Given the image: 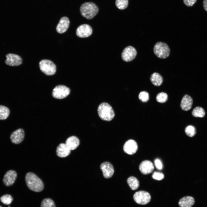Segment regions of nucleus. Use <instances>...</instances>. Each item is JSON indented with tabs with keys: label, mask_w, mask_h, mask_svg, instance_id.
<instances>
[{
	"label": "nucleus",
	"mask_w": 207,
	"mask_h": 207,
	"mask_svg": "<svg viewBox=\"0 0 207 207\" xmlns=\"http://www.w3.org/2000/svg\"><path fill=\"white\" fill-rule=\"evenodd\" d=\"M25 180L27 186L30 190L38 192L43 190L44 185L42 181L34 173L32 172L27 173Z\"/></svg>",
	"instance_id": "obj_1"
},
{
	"label": "nucleus",
	"mask_w": 207,
	"mask_h": 207,
	"mask_svg": "<svg viewBox=\"0 0 207 207\" xmlns=\"http://www.w3.org/2000/svg\"><path fill=\"white\" fill-rule=\"evenodd\" d=\"M97 5L93 2H85L81 5L80 11L81 15L87 19L90 20L94 17L99 12Z\"/></svg>",
	"instance_id": "obj_2"
},
{
	"label": "nucleus",
	"mask_w": 207,
	"mask_h": 207,
	"mask_svg": "<svg viewBox=\"0 0 207 207\" xmlns=\"http://www.w3.org/2000/svg\"><path fill=\"white\" fill-rule=\"evenodd\" d=\"M97 112L99 117L104 121H111L115 116L112 108L107 103L103 102L101 103L98 107Z\"/></svg>",
	"instance_id": "obj_3"
},
{
	"label": "nucleus",
	"mask_w": 207,
	"mask_h": 207,
	"mask_svg": "<svg viewBox=\"0 0 207 207\" xmlns=\"http://www.w3.org/2000/svg\"><path fill=\"white\" fill-rule=\"evenodd\" d=\"M154 52L155 54L158 57L165 59L169 55L170 50L167 44L164 42H158L154 45Z\"/></svg>",
	"instance_id": "obj_4"
},
{
	"label": "nucleus",
	"mask_w": 207,
	"mask_h": 207,
	"mask_svg": "<svg viewBox=\"0 0 207 207\" xmlns=\"http://www.w3.org/2000/svg\"><path fill=\"white\" fill-rule=\"evenodd\" d=\"M41 71L47 75L54 74L56 71L55 64L50 60L44 59L41 60L39 63Z\"/></svg>",
	"instance_id": "obj_5"
},
{
	"label": "nucleus",
	"mask_w": 207,
	"mask_h": 207,
	"mask_svg": "<svg viewBox=\"0 0 207 207\" xmlns=\"http://www.w3.org/2000/svg\"><path fill=\"white\" fill-rule=\"evenodd\" d=\"M133 198L136 203L143 205L148 204L151 199L150 194L144 191H140L136 192L133 195Z\"/></svg>",
	"instance_id": "obj_6"
},
{
	"label": "nucleus",
	"mask_w": 207,
	"mask_h": 207,
	"mask_svg": "<svg viewBox=\"0 0 207 207\" xmlns=\"http://www.w3.org/2000/svg\"><path fill=\"white\" fill-rule=\"evenodd\" d=\"M70 89L67 87L62 85L55 87L53 89L52 95L53 97L57 99H62L69 95Z\"/></svg>",
	"instance_id": "obj_7"
},
{
	"label": "nucleus",
	"mask_w": 207,
	"mask_h": 207,
	"mask_svg": "<svg viewBox=\"0 0 207 207\" xmlns=\"http://www.w3.org/2000/svg\"><path fill=\"white\" fill-rule=\"evenodd\" d=\"M137 54V51L135 49L133 46H129L123 49L121 53V57L124 61L129 62L133 60Z\"/></svg>",
	"instance_id": "obj_8"
},
{
	"label": "nucleus",
	"mask_w": 207,
	"mask_h": 207,
	"mask_svg": "<svg viewBox=\"0 0 207 207\" xmlns=\"http://www.w3.org/2000/svg\"><path fill=\"white\" fill-rule=\"evenodd\" d=\"M92 29L91 26L87 24L80 25L76 29V34L80 38H84L90 36L92 33Z\"/></svg>",
	"instance_id": "obj_9"
},
{
	"label": "nucleus",
	"mask_w": 207,
	"mask_h": 207,
	"mask_svg": "<svg viewBox=\"0 0 207 207\" xmlns=\"http://www.w3.org/2000/svg\"><path fill=\"white\" fill-rule=\"evenodd\" d=\"M6 59L5 64L9 66H17L20 65L22 63V58L19 55L13 53H9L5 55Z\"/></svg>",
	"instance_id": "obj_10"
},
{
	"label": "nucleus",
	"mask_w": 207,
	"mask_h": 207,
	"mask_svg": "<svg viewBox=\"0 0 207 207\" xmlns=\"http://www.w3.org/2000/svg\"><path fill=\"white\" fill-rule=\"evenodd\" d=\"M17 177V173L15 171L9 170L4 176L3 179V183L6 186H10L13 185Z\"/></svg>",
	"instance_id": "obj_11"
},
{
	"label": "nucleus",
	"mask_w": 207,
	"mask_h": 207,
	"mask_svg": "<svg viewBox=\"0 0 207 207\" xmlns=\"http://www.w3.org/2000/svg\"><path fill=\"white\" fill-rule=\"evenodd\" d=\"M24 135V130L21 128L19 129L11 134L10 139L12 143L18 144L23 140Z\"/></svg>",
	"instance_id": "obj_12"
},
{
	"label": "nucleus",
	"mask_w": 207,
	"mask_h": 207,
	"mask_svg": "<svg viewBox=\"0 0 207 207\" xmlns=\"http://www.w3.org/2000/svg\"><path fill=\"white\" fill-rule=\"evenodd\" d=\"M100 168L102 172L103 177L108 179L112 177L114 170L112 165L110 162H105L101 163Z\"/></svg>",
	"instance_id": "obj_13"
},
{
	"label": "nucleus",
	"mask_w": 207,
	"mask_h": 207,
	"mask_svg": "<svg viewBox=\"0 0 207 207\" xmlns=\"http://www.w3.org/2000/svg\"><path fill=\"white\" fill-rule=\"evenodd\" d=\"M137 149V143L133 139H129L124 144L123 147L124 152L129 155L135 153Z\"/></svg>",
	"instance_id": "obj_14"
},
{
	"label": "nucleus",
	"mask_w": 207,
	"mask_h": 207,
	"mask_svg": "<svg viewBox=\"0 0 207 207\" xmlns=\"http://www.w3.org/2000/svg\"><path fill=\"white\" fill-rule=\"evenodd\" d=\"M139 168L141 172L145 175L151 173L154 169L153 164L148 160L142 162L139 165Z\"/></svg>",
	"instance_id": "obj_15"
},
{
	"label": "nucleus",
	"mask_w": 207,
	"mask_h": 207,
	"mask_svg": "<svg viewBox=\"0 0 207 207\" xmlns=\"http://www.w3.org/2000/svg\"><path fill=\"white\" fill-rule=\"evenodd\" d=\"M69 24L70 21L68 17L66 16L62 17L56 26L57 32L60 34L64 33L68 28Z\"/></svg>",
	"instance_id": "obj_16"
},
{
	"label": "nucleus",
	"mask_w": 207,
	"mask_h": 207,
	"mask_svg": "<svg viewBox=\"0 0 207 207\" xmlns=\"http://www.w3.org/2000/svg\"><path fill=\"white\" fill-rule=\"evenodd\" d=\"M193 103V99L191 97L187 94H185L182 99L180 107L183 110L187 111L191 108Z\"/></svg>",
	"instance_id": "obj_17"
},
{
	"label": "nucleus",
	"mask_w": 207,
	"mask_h": 207,
	"mask_svg": "<svg viewBox=\"0 0 207 207\" xmlns=\"http://www.w3.org/2000/svg\"><path fill=\"white\" fill-rule=\"evenodd\" d=\"M70 150L68 147L65 143L60 144L57 147L56 153L57 156L60 158H64L68 156Z\"/></svg>",
	"instance_id": "obj_18"
},
{
	"label": "nucleus",
	"mask_w": 207,
	"mask_h": 207,
	"mask_svg": "<svg viewBox=\"0 0 207 207\" xmlns=\"http://www.w3.org/2000/svg\"><path fill=\"white\" fill-rule=\"evenodd\" d=\"M80 141L78 138L74 136L68 137L66 140L65 144L71 150L75 149L79 146Z\"/></svg>",
	"instance_id": "obj_19"
},
{
	"label": "nucleus",
	"mask_w": 207,
	"mask_h": 207,
	"mask_svg": "<svg viewBox=\"0 0 207 207\" xmlns=\"http://www.w3.org/2000/svg\"><path fill=\"white\" fill-rule=\"evenodd\" d=\"M195 200L191 196H185L181 198L178 204L180 207H191L195 203Z\"/></svg>",
	"instance_id": "obj_20"
},
{
	"label": "nucleus",
	"mask_w": 207,
	"mask_h": 207,
	"mask_svg": "<svg viewBox=\"0 0 207 207\" xmlns=\"http://www.w3.org/2000/svg\"><path fill=\"white\" fill-rule=\"evenodd\" d=\"M150 80L151 83L156 86L161 85L163 81L162 77L157 72H154L151 75Z\"/></svg>",
	"instance_id": "obj_21"
},
{
	"label": "nucleus",
	"mask_w": 207,
	"mask_h": 207,
	"mask_svg": "<svg viewBox=\"0 0 207 207\" xmlns=\"http://www.w3.org/2000/svg\"><path fill=\"white\" fill-rule=\"evenodd\" d=\"M127 182L130 188L132 190L137 189L139 186V182L136 177L131 176L129 177Z\"/></svg>",
	"instance_id": "obj_22"
},
{
	"label": "nucleus",
	"mask_w": 207,
	"mask_h": 207,
	"mask_svg": "<svg viewBox=\"0 0 207 207\" xmlns=\"http://www.w3.org/2000/svg\"><path fill=\"white\" fill-rule=\"evenodd\" d=\"M192 116L195 117H204L205 115L204 109L200 107H196L193 110L192 112Z\"/></svg>",
	"instance_id": "obj_23"
},
{
	"label": "nucleus",
	"mask_w": 207,
	"mask_h": 207,
	"mask_svg": "<svg viewBox=\"0 0 207 207\" xmlns=\"http://www.w3.org/2000/svg\"><path fill=\"white\" fill-rule=\"evenodd\" d=\"M10 113V110L7 107L0 105V120H4L7 119Z\"/></svg>",
	"instance_id": "obj_24"
},
{
	"label": "nucleus",
	"mask_w": 207,
	"mask_h": 207,
	"mask_svg": "<svg viewBox=\"0 0 207 207\" xmlns=\"http://www.w3.org/2000/svg\"><path fill=\"white\" fill-rule=\"evenodd\" d=\"M41 207H56L54 201L50 198H46L42 201Z\"/></svg>",
	"instance_id": "obj_25"
},
{
	"label": "nucleus",
	"mask_w": 207,
	"mask_h": 207,
	"mask_svg": "<svg viewBox=\"0 0 207 207\" xmlns=\"http://www.w3.org/2000/svg\"><path fill=\"white\" fill-rule=\"evenodd\" d=\"M13 198L10 195L6 194L2 196L0 198L1 202L5 205H9L13 200Z\"/></svg>",
	"instance_id": "obj_26"
},
{
	"label": "nucleus",
	"mask_w": 207,
	"mask_h": 207,
	"mask_svg": "<svg viewBox=\"0 0 207 207\" xmlns=\"http://www.w3.org/2000/svg\"><path fill=\"white\" fill-rule=\"evenodd\" d=\"M128 3V0H116L115 1L116 7L120 9H124L126 8Z\"/></svg>",
	"instance_id": "obj_27"
},
{
	"label": "nucleus",
	"mask_w": 207,
	"mask_h": 207,
	"mask_svg": "<svg viewBox=\"0 0 207 207\" xmlns=\"http://www.w3.org/2000/svg\"><path fill=\"white\" fill-rule=\"evenodd\" d=\"M185 132L186 135L190 137L194 136L196 133V130L195 127L192 125L187 126L185 129Z\"/></svg>",
	"instance_id": "obj_28"
},
{
	"label": "nucleus",
	"mask_w": 207,
	"mask_h": 207,
	"mask_svg": "<svg viewBox=\"0 0 207 207\" xmlns=\"http://www.w3.org/2000/svg\"><path fill=\"white\" fill-rule=\"evenodd\" d=\"M168 99V95L164 92L158 94L156 97V101L158 102L163 103L166 102Z\"/></svg>",
	"instance_id": "obj_29"
},
{
	"label": "nucleus",
	"mask_w": 207,
	"mask_h": 207,
	"mask_svg": "<svg viewBox=\"0 0 207 207\" xmlns=\"http://www.w3.org/2000/svg\"><path fill=\"white\" fill-rule=\"evenodd\" d=\"M138 97L139 99L142 102H146L149 99V95L148 93L145 91L141 92L139 95Z\"/></svg>",
	"instance_id": "obj_30"
},
{
	"label": "nucleus",
	"mask_w": 207,
	"mask_h": 207,
	"mask_svg": "<svg viewBox=\"0 0 207 207\" xmlns=\"http://www.w3.org/2000/svg\"><path fill=\"white\" fill-rule=\"evenodd\" d=\"M164 175L162 172L155 171L153 174L152 177L157 180H161L164 178Z\"/></svg>",
	"instance_id": "obj_31"
},
{
	"label": "nucleus",
	"mask_w": 207,
	"mask_h": 207,
	"mask_svg": "<svg viewBox=\"0 0 207 207\" xmlns=\"http://www.w3.org/2000/svg\"><path fill=\"white\" fill-rule=\"evenodd\" d=\"M155 165L158 170H162L163 168V165L161 161L159 159L157 158L154 160Z\"/></svg>",
	"instance_id": "obj_32"
},
{
	"label": "nucleus",
	"mask_w": 207,
	"mask_h": 207,
	"mask_svg": "<svg viewBox=\"0 0 207 207\" xmlns=\"http://www.w3.org/2000/svg\"><path fill=\"white\" fill-rule=\"evenodd\" d=\"M197 0H183L184 3L188 7L193 6L196 3Z\"/></svg>",
	"instance_id": "obj_33"
},
{
	"label": "nucleus",
	"mask_w": 207,
	"mask_h": 207,
	"mask_svg": "<svg viewBox=\"0 0 207 207\" xmlns=\"http://www.w3.org/2000/svg\"><path fill=\"white\" fill-rule=\"evenodd\" d=\"M203 6L204 9L207 12V0H204Z\"/></svg>",
	"instance_id": "obj_34"
},
{
	"label": "nucleus",
	"mask_w": 207,
	"mask_h": 207,
	"mask_svg": "<svg viewBox=\"0 0 207 207\" xmlns=\"http://www.w3.org/2000/svg\"><path fill=\"white\" fill-rule=\"evenodd\" d=\"M8 207H10V206H9Z\"/></svg>",
	"instance_id": "obj_35"
},
{
	"label": "nucleus",
	"mask_w": 207,
	"mask_h": 207,
	"mask_svg": "<svg viewBox=\"0 0 207 207\" xmlns=\"http://www.w3.org/2000/svg\"><path fill=\"white\" fill-rule=\"evenodd\" d=\"M0 207H2L1 206H0Z\"/></svg>",
	"instance_id": "obj_36"
}]
</instances>
